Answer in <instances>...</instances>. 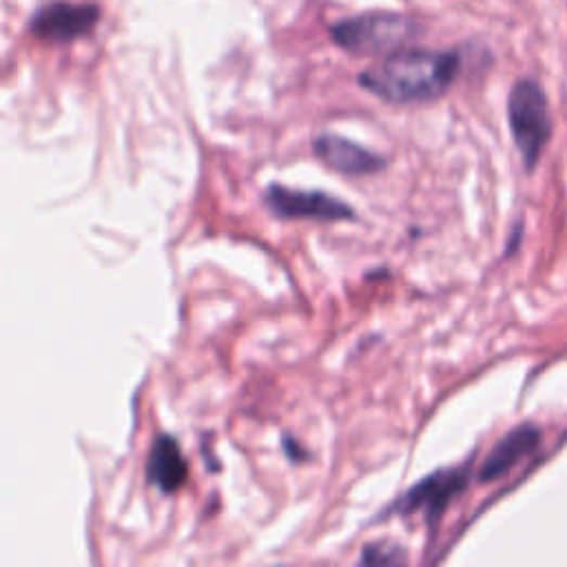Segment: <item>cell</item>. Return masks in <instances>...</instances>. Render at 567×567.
Masks as SVG:
<instances>
[{"label":"cell","mask_w":567,"mask_h":567,"mask_svg":"<svg viewBox=\"0 0 567 567\" xmlns=\"http://www.w3.org/2000/svg\"><path fill=\"white\" fill-rule=\"evenodd\" d=\"M454 51L395 49L359 76V85L392 105H415L441 98L459 74Z\"/></svg>","instance_id":"6da1fadb"},{"label":"cell","mask_w":567,"mask_h":567,"mask_svg":"<svg viewBox=\"0 0 567 567\" xmlns=\"http://www.w3.org/2000/svg\"><path fill=\"white\" fill-rule=\"evenodd\" d=\"M507 123L528 171L534 169L552 131L543 89L534 80H519L507 98Z\"/></svg>","instance_id":"7a4b0ae2"},{"label":"cell","mask_w":567,"mask_h":567,"mask_svg":"<svg viewBox=\"0 0 567 567\" xmlns=\"http://www.w3.org/2000/svg\"><path fill=\"white\" fill-rule=\"evenodd\" d=\"M468 481H471V463L437 471L424 477L420 484L412 486L408 492H403L395 503H390L382 512V517L377 521L388 517H410V514L415 512H424L428 526L435 530L448 505L454 501L456 494L466 490Z\"/></svg>","instance_id":"3957f363"},{"label":"cell","mask_w":567,"mask_h":567,"mask_svg":"<svg viewBox=\"0 0 567 567\" xmlns=\"http://www.w3.org/2000/svg\"><path fill=\"white\" fill-rule=\"evenodd\" d=\"M335 42L352 54H382L399 49L412 34L415 25L401 14L375 12L337 23L331 29Z\"/></svg>","instance_id":"277c9868"},{"label":"cell","mask_w":567,"mask_h":567,"mask_svg":"<svg viewBox=\"0 0 567 567\" xmlns=\"http://www.w3.org/2000/svg\"><path fill=\"white\" fill-rule=\"evenodd\" d=\"M265 204L280 220H318V222H352L357 211L339 197L326 191L291 189L284 184H269L265 191Z\"/></svg>","instance_id":"5b68a950"},{"label":"cell","mask_w":567,"mask_h":567,"mask_svg":"<svg viewBox=\"0 0 567 567\" xmlns=\"http://www.w3.org/2000/svg\"><path fill=\"white\" fill-rule=\"evenodd\" d=\"M98 18L100 10L95 5L59 0V3H49L40 8L31 18L29 29L40 40L69 42L89 34L95 27Z\"/></svg>","instance_id":"8992f818"},{"label":"cell","mask_w":567,"mask_h":567,"mask_svg":"<svg viewBox=\"0 0 567 567\" xmlns=\"http://www.w3.org/2000/svg\"><path fill=\"white\" fill-rule=\"evenodd\" d=\"M313 151L326 167L348 178L375 176L388 167V160L379 153L337 133L318 136L313 140Z\"/></svg>","instance_id":"52a82bcc"},{"label":"cell","mask_w":567,"mask_h":567,"mask_svg":"<svg viewBox=\"0 0 567 567\" xmlns=\"http://www.w3.org/2000/svg\"><path fill=\"white\" fill-rule=\"evenodd\" d=\"M146 481L163 494L178 492L189 479V463L180 441L167 433L153 439L146 454Z\"/></svg>","instance_id":"ba28073f"},{"label":"cell","mask_w":567,"mask_h":567,"mask_svg":"<svg viewBox=\"0 0 567 567\" xmlns=\"http://www.w3.org/2000/svg\"><path fill=\"white\" fill-rule=\"evenodd\" d=\"M539 443H541V433L534 426H519L510 430L486 456L484 466L479 471V479L486 484L503 477L505 473H510L514 466H517L524 456L534 452Z\"/></svg>","instance_id":"9c48e42d"},{"label":"cell","mask_w":567,"mask_h":567,"mask_svg":"<svg viewBox=\"0 0 567 567\" xmlns=\"http://www.w3.org/2000/svg\"><path fill=\"white\" fill-rule=\"evenodd\" d=\"M408 554L403 552V547L395 545V543H373L366 545L362 552V558L359 563H366V565H395V563H405Z\"/></svg>","instance_id":"30bf717a"},{"label":"cell","mask_w":567,"mask_h":567,"mask_svg":"<svg viewBox=\"0 0 567 567\" xmlns=\"http://www.w3.org/2000/svg\"><path fill=\"white\" fill-rule=\"evenodd\" d=\"M282 446H284V452H286V456H288L291 461L299 463L301 459H306V452H304V448H301L297 441H293L291 437H284V439H282Z\"/></svg>","instance_id":"8fae6325"}]
</instances>
